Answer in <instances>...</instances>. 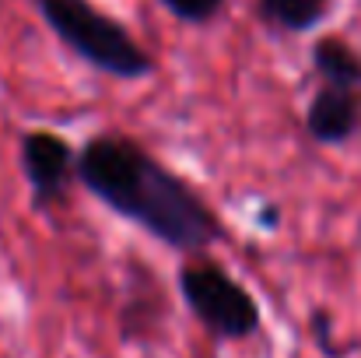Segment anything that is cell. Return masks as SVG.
<instances>
[{"mask_svg":"<svg viewBox=\"0 0 361 358\" xmlns=\"http://www.w3.org/2000/svg\"><path fill=\"white\" fill-rule=\"evenodd\" d=\"M78 183L106 211L176 253L204 256L228 239L225 218L207 204V197L151 155L133 133H92L78 148Z\"/></svg>","mask_w":361,"mask_h":358,"instance_id":"obj_1","label":"cell"},{"mask_svg":"<svg viewBox=\"0 0 361 358\" xmlns=\"http://www.w3.org/2000/svg\"><path fill=\"white\" fill-rule=\"evenodd\" d=\"M42 25L92 71L116 81H144L158 71L154 53L95 0H32Z\"/></svg>","mask_w":361,"mask_h":358,"instance_id":"obj_2","label":"cell"},{"mask_svg":"<svg viewBox=\"0 0 361 358\" xmlns=\"http://www.w3.org/2000/svg\"><path fill=\"white\" fill-rule=\"evenodd\" d=\"M176 288L190 316L218 345H242L263 327V309L256 295L218 260L190 256L176 274Z\"/></svg>","mask_w":361,"mask_h":358,"instance_id":"obj_3","label":"cell"},{"mask_svg":"<svg viewBox=\"0 0 361 358\" xmlns=\"http://www.w3.org/2000/svg\"><path fill=\"white\" fill-rule=\"evenodd\" d=\"M18 169L28 183L32 208L35 211H53L67 204L71 186L78 183V148L46 126L21 130L18 137Z\"/></svg>","mask_w":361,"mask_h":358,"instance_id":"obj_4","label":"cell"},{"mask_svg":"<svg viewBox=\"0 0 361 358\" xmlns=\"http://www.w3.org/2000/svg\"><path fill=\"white\" fill-rule=\"evenodd\" d=\"M302 126L319 148H344L361 133V95L319 85L302 113Z\"/></svg>","mask_w":361,"mask_h":358,"instance_id":"obj_5","label":"cell"},{"mask_svg":"<svg viewBox=\"0 0 361 358\" xmlns=\"http://www.w3.org/2000/svg\"><path fill=\"white\" fill-rule=\"evenodd\" d=\"M309 64H312V74L319 78V85L361 95V49L355 42H348L344 35H337V32L319 35L309 49Z\"/></svg>","mask_w":361,"mask_h":358,"instance_id":"obj_6","label":"cell"},{"mask_svg":"<svg viewBox=\"0 0 361 358\" xmlns=\"http://www.w3.org/2000/svg\"><path fill=\"white\" fill-rule=\"evenodd\" d=\"M256 18L277 35H309L330 21L334 0H256Z\"/></svg>","mask_w":361,"mask_h":358,"instance_id":"obj_7","label":"cell"},{"mask_svg":"<svg viewBox=\"0 0 361 358\" xmlns=\"http://www.w3.org/2000/svg\"><path fill=\"white\" fill-rule=\"evenodd\" d=\"M176 21H183V25H193V28H204V25H214L221 14H225V7H228V0H158Z\"/></svg>","mask_w":361,"mask_h":358,"instance_id":"obj_8","label":"cell"}]
</instances>
